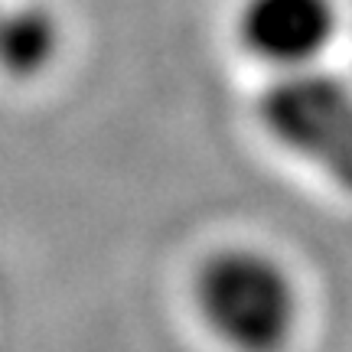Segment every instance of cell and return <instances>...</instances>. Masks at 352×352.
Listing matches in <instances>:
<instances>
[{"mask_svg":"<svg viewBox=\"0 0 352 352\" xmlns=\"http://www.w3.org/2000/svg\"><path fill=\"white\" fill-rule=\"evenodd\" d=\"M63 23L50 3H0V76L10 82L46 76L63 52Z\"/></svg>","mask_w":352,"mask_h":352,"instance_id":"277c9868","label":"cell"},{"mask_svg":"<svg viewBox=\"0 0 352 352\" xmlns=\"http://www.w3.org/2000/svg\"><path fill=\"white\" fill-rule=\"evenodd\" d=\"M336 30V0H241L235 16L241 50L280 72L316 65Z\"/></svg>","mask_w":352,"mask_h":352,"instance_id":"3957f363","label":"cell"},{"mask_svg":"<svg viewBox=\"0 0 352 352\" xmlns=\"http://www.w3.org/2000/svg\"><path fill=\"white\" fill-rule=\"evenodd\" d=\"M199 314L235 352H280L297 327V287L284 264L254 248H226L202 264Z\"/></svg>","mask_w":352,"mask_h":352,"instance_id":"6da1fadb","label":"cell"},{"mask_svg":"<svg viewBox=\"0 0 352 352\" xmlns=\"http://www.w3.org/2000/svg\"><path fill=\"white\" fill-rule=\"evenodd\" d=\"M258 111L280 147L352 192V88L340 76L314 65L280 72L264 88Z\"/></svg>","mask_w":352,"mask_h":352,"instance_id":"7a4b0ae2","label":"cell"}]
</instances>
